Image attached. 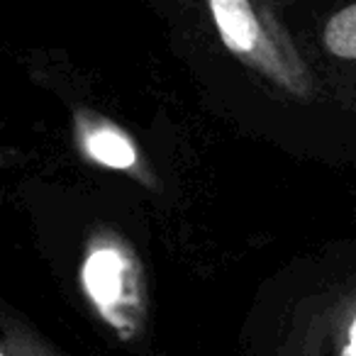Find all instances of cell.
I'll return each mask as SVG.
<instances>
[{
    "mask_svg": "<svg viewBox=\"0 0 356 356\" xmlns=\"http://www.w3.org/2000/svg\"><path fill=\"white\" fill-rule=\"evenodd\" d=\"M210 15L222 44L242 64L252 66L288 93H310V79L296 47L276 20L264 15L261 8L247 0H213Z\"/></svg>",
    "mask_w": 356,
    "mask_h": 356,
    "instance_id": "cell-1",
    "label": "cell"
},
{
    "mask_svg": "<svg viewBox=\"0 0 356 356\" xmlns=\"http://www.w3.org/2000/svg\"><path fill=\"white\" fill-rule=\"evenodd\" d=\"M81 288L120 339H132L142 330L147 312L142 266L122 239L113 234L93 237L81 264Z\"/></svg>",
    "mask_w": 356,
    "mask_h": 356,
    "instance_id": "cell-2",
    "label": "cell"
},
{
    "mask_svg": "<svg viewBox=\"0 0 356 356\" xmlns=\"http://www.w3.org/2000/svg\"><path fill=\"white\" fill-rule=\"evenodd\" d=\"M76 147L88 161L113 171L134 173L139 171L142 154L127 132L108 118L81 110L76 115Z\"/></svg>",
    "mask_w": 356,
    "mask_h": 356,
    "instance_id": "cell-3",
    "label": "cell"
},
{
    "mask_svg": "<svg viewBox=\"0 0 356 356\" xmlns=\"http://www.w3.org/2000/svg\"><path fill=\"white\" fill-rule=\"evenodd\" d=\"M325 47L339 59H356V6L330 17L325 27Z\"/></svg>",
    "mask_w": 356,
    "mask_h": 356,
    "instance_id": "cell-4",
    "label": "cell"
},
{
    "mask_svg": "<svg viewBox=\"0 0 356 356\" xmlns=\"http://www.w3.org/2000/svg\"><path fill=\"white\" fill-rule=\"evenodd\" d=\"M0 356H56L47 349L44 344L30 337L25 330H8L6 332V341H3V349H0Z\"/></svg>",
    "mask_w": 356,
    "mask_h": 356,
    "instance_id": "cell-5",
    "label": "cell"
},
{
    "mask_svg": "<svg viewBox=\"0 0 356 356\" xmlns=\"http://www.w3.org/2000/svg\"><path fill=\"white\" fill-rule=\"evenodd\" d=\"M339 356H356V315L346 322L344 330V341H341Z\"/></svg>",
    "mask_w": 356,
    "mask_h": 356,
    "instance_id": "cell-6",
    "label": "cell"
}]
</instances>
